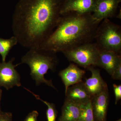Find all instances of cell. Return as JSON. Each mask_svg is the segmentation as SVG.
Masks as SVG:
<instances>
[{
    "mask_svg": "<svg viewBox=\"0 0 121 121\" xmlns=\"http://www.w3.org/2000/svg\"><path fill=\"white\" fill-rule=\"evenodd\" d=\"M99 24L95 39L100 50L111 51L121 54V26L105 19Z\"/></svg>",
    "mask_w": 121,
    "mask_h": 121,
    "instance_id": "cell-4",
    "label": "cell"
},
{
    "mask_svg": "<svg viewBox=\"0 0 121 121\" xmlns=\"http://www.w3.org/2000/svg\"><path fill=\"white\" fill-rule=\"evenodd\" d=\"M121 0H97L92 13L93 19L101 23L103 20L114 17Z\"/></svg>",
    "mask_w": 121,
    "mask_h": 121,
    "instance_id": "cell-7",
    "label": "cell"
},
{
    "mask_svg": "<svg viewBox=\"0 0 121 121\" xmlns=\"http://www.w3.org/2000/svg\"><path fill=\"white\" fill-rule=\"evenodd\" d=\"M80 114V105L66 99L59 118L64 121H78Z\"/></svg>",
    "mask_w": 121,
    "mask_h": 121,
    "instance_id": "cell-14",
    "label": "cell"
},
{
    "mask_svg": "<svg viewBox=\"0 0 121 121\" xmlns=\"http://www.w3.org/2000/svg\"><path fill=\"white\" fill-rule=\"evenodd\" d=\"M94 67L87 68L91 72V76L86 79L84 83L86 89L92 98L108 89L107 84L102 78L99 70Z\"/></svg>",
    "mask_w": 121,
    "mask_h": 121,
    "instance_id": "cell-10",
    "label": "cell"
},
{
    "mask_svg": "<svg viewBox=\"0 0 121 121\" xmlns=\"http://www.w3.org/2000/svg\"><path fill=\"white\" fill-rule=\"evenodd\" d=\"M113 87L115 96V104H117L121 99V85L114 84Z\"/></svg>",
    "mask_w": 121,
    "mask_h": 121,
    "instance_id": "cell-18",
    "label": "cell"
},
{
    "mask_svg": "<svg viewBox=\"0 0 121 121\" xmlns=\"http://www.w3.org/2000/svg\"><path fill=\"white\" fill-rule=\"evenodd\" d=\"M65 0H19L12 19L13 36L30 49L39 47L56 28Z\"/></svg>",
    "mask_w": 121,
    "mask_h": 121,
    "instance_id": "cell-1",
    "label": "cell"
},
{
    "mask_svg": "<svg viewBox=\"0 0 121 121\" xmlns=\"http://www.w3.org/2000/svg\"><path fill=\"white\" fill-rule=\"evenodd\" d=\"M121 63V54L100 50L97 66L104 69L111 75Z\"/></svg>",
    "mask_w": 121,
    "mask_h": 121,
    "instance_id": "cell-12",
    "label": "cell"
},
{
    "mask_svg": "<svg viewBox=\"0 0 121 121\" xmlns=\"http://www.w3.org/2000/svg\"><path fill=\"white\" fill-rule=\"evenodd\" d=\"M17 43V39L14 36L9 39L0 38V55L2 56V62L5 61L10 51Z\"/></svg>",
    "mask_w": 121,
    "mask_h": 121,
    "instance_id": "cell-15",
    "label": "cell"
},
{
    "mask_svg": "<svg viewBox=\"0 0 121 121\" xmlns=\"http://www.w3.org/2000/svg\"><path fill=\"white\" fill-rule=\"evenodd\" d=\"M121 121V119H118V120H117V121Z\"/></svg>",
    "mask_w": 121,
    "mask_h": 121,
    "instance_id": "cell-24",
    "label": "cell"
},
{
    "mask_svg": "<svg viewBox=\"0 0 121 121\" xmlns=\"http://www.w3.org/2000/svg\"><path fill=\"white\" fill-rule=\"evenodd\" d=\"M58 121H64L63 120H62V119H60V118H59Z\"/></svg>",
    "mask_w": 121,
    "mask_h": 121,
    "instance_id": "cell-23",
    "label": "cell"
},
{
    "mask_svg": "<svg viewBox=\"0 0 121 121\" xmlns=\"http://www.w3.org/2000/svg\"><path fill=\"white\" fill-rule=\"evenodd\" d=\"M12 113L0 112V121H13Z\"/></svg>",
    "mask_w": 121,
    "mask_h": 121,
    "instance_id": "cell-19",
    "label": "cell"
},
{
    "mask_svg": "<svg viewBox=\"0 0 121 121\" xmlns=\"http://www.w3.org/2000/svg\"><path fill=\"white\" fill-rule=\"evenodd\" d=\"M65 95L66 99L80 105L92 98L82 82L69 87Z\"/></svg>",
    "mask_w": 121,
    "mask_h": 121,
    "instance_id": "cell-13",
    "label": "cell"
},
{
    "mask_svg": "<svg viewBox=\"0 0 121 121\" xmlns=\"http://www.w3.org/2000/svg\"><path fill=\"white\" fill-rule=\"evenodd\" d=\"M56 54L39 47L31 48L22 56L20 64H25L29 66L30 75L37 86L43 83L56 89L52 80L44 77L48 70H55L58 62Z\"/></svg>",
    "mask_w": 121,
    "mask_h": 121,
    "instance_id": "cell-3",
    "label": "cell"
},
{
    "mask_svg": "<svg viewBox=\"0 0 121 121\" xmlns=\"http://www.w3.org/2000/svg\"><path fill=\"white\" fill-rule=\"evenodd\" d=\"M39 115V113L37 111H33L27 115L24 121H37Z\"/></svg>",
    "mask_w": 121,
    "mask_h": 121,
    "instance_id": "cell-20",
    "label": "cell"
},
{
    "mask_svg": "<svg viewBox=\"0 0 121 121\" xmlns=\"http://www.w3.org/2000/svg\"><path fill=\"white\" fill-rule=\"evenodd\" d=\"M24 88L31 94H32L36 99L43 102L47 106L48 108L46 112V115L48 121H56L57 116L58 112L56 108L55 105L53 103H50L43 100L40 98L39 95L33 93L28 89H26L25 87H24Z\"/></svg>",
    "mask_w": 121,
    "mask_h": 121,
    "instance_id": "cell-17",
    "label": "cell"
},
{
    "mask_svg": "<svg viewBox=\"0 0 121 121\" xmlns=\"http://www.w3.org/2000/svg\"><path fill=\"white\" fill-rule=\"evenodd\" d=\"M2 91L0 88V112L1 111V109L0 107V102L1 100V96H2Z\"/></svg>",
    "mask_w": 121,
    "mask_h": 121,
    "instance_id": "cell-22",
    "label": "cell"
},
{
    "mask_svg": "<svg viewBox=\"0 0 121 121\" xmlns=\"http://www.w3.org/2000/svg\"><path fill=\"white\" fill-rule=\"evenodd\" d=\"M80 105V114L78 121H95L91 100Z\"/></svg>",
    "mask_w": 121,
    "mask_h": 121,
    "instance_id": "cell-16",
    "label": "cell"
},
{
    "mask_svg": "<svg viewBox=\"0 0 121 121\" xmlns=\"http://www.w3.org/2000/svg\"><path fill=\"white\" fill-rule=\"evenodd\" d=\"M15 58H13L8 62L0 63V87L7 90L15 86H21V77L15 68L19 64H13Z\"/></svg>",
    "mask_w": 121,
    "mask_h": 121,
    "instance_id": "cell-6",
    "label": "cell"
},
{
    "mask_svg": "<svg viewBox=\"0 0 121 121\" xmlns=\"http://www.w3.org/2000/svg\"><path fill=\"white\" fill-rule=\"evenodd\" d=\"M109 99L108 89L103 91L91 98L95 121H106Z\"/></svg>",
    "mask_w": 121,
    "mask_h": 121,
    "instance_id": "cell-9",
    "label": "cell"
},
{
    "mask_svg": "<svg viewBox=\"0 0 121 121\" xmlns=\"http://www.w3.org/2000/svg\"><path fill=\"white\" fill-rule=\"evenodd\" d=\"M111 77L115 80H121V63L117 67Z\"/></svg>",
    "mask_w": 121,
    "mask_h": 121,
    "instance_id": "cell-21",
    "label": "cell"
},
{
    "mask_svg": "<svg viewBox=\"0 0 121 121\" xmlns=\"http://www.w3.org/2000/svg\"><path fill=\"white\" fill-rule=\"evenodd\" d=\"M97 0H65L61 9V16L74 13L79 14H92Z\"/></svg>",
    "mask_w": 121,
    "mask_h": 121,
    "instance_id": "cell-8",
    "label": "cell"
},
{
    "mask_svg": "<svg viewBox=\"0 0 121 121\" xmlns=\"http://www.w3.org/2000/svg\"><path fill=\"white\" fill-rule=\"evenodd\" d=\"M100 50L95 43H87L63 52L70 62L84 68L97 66Z\"/></svg>",
    "mask_w": 121,
    "mask_h": 121,
    "instance_id": "cell-5",
    "label": "cell"
},
{
    "mask_svg": "<svg viewBox=\"0 0 121 121\" xmlns=\"http://www.w3.org/2000/svg\"><path fill=\"white\" fill-rule=\"evenodd\" d=\"M100 23L94 20L92 14L71 13L62 15L53 32L39 47L63 53L93 42Z\"/></svg>",
    "mask_w": 121,
    "mask_h": 121,
    "instance_id": "cell-2",
    "label": "cell"
},
{
    "mask_svg": "<svg viewBox=\"0 0 121 121\" xmlns=\"http://www.w3.org/2000/svg\"><path fill=\"white\" fill-rule=\"evenodd\" d=\"M85 73L84 70L73 63L60 72L59 75L65 86V94L69 87L82 82Z\"/></svg>",
    "mask_w": 121,
    "mask_h": 121,
    "instance_id": "cell-11",
    "label": "cell"
}]
</instances>
